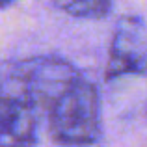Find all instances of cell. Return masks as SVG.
<instances>
[{"mask_svg":"<svg viewBox=\"0 0 147 147\" xmlns=\"http://www.w3.org/2000/svg\"><path fill=\"white\" fill-rule=\"evenodd\" d=\"M37 144V108L15 78L0 84V147H34Z\"/></svg>","mask_w":147,"mask_h":147,"instance_id":"obj_2","label":"cell"},{"mask_svg":"<svg viewBox=\"0 0 147 147\" xmlns=\"http://www.w3.org/2000/svg\"><path fill=\"white\" fill-rule=\"evenodd\" d=\"M15 0H0V9H4V7H7V6H11Z\"/></svg>","mask_w":147,"mask_h":147,"instance_id":"obj_5","label":"cell"},{"mask_svg":"<svg viewBox=\"0 0 147 147\" xmlns=\"http://www.w3.org/2000/svg\"><path fill=\"white\" fill-rule=\"evenodd\" d=\"M58 9L80 19H102L110 13L112 0H50Z\"/></svg>","mask_w":147,"mask_h":147,"instance_id":"obj_4","label":"cell"},{"mask_svg":"<svg viewBox=\"0 0 147 147\" xmlns=\"http://www.w3.org/2000/svg\"><path fill=\"white\" fill-rule=\"evenodd\" d=\"M50 134L65 145H91L100 136V100L91 82L76 76L47 106Z\"/></svg>","mask_w":147,"mask_h":147,"instance_id":"obj_1","label":"cell"},{"mask_svg":"<svg viewBox=\"0 0 147 147\" xmlns=\"http://www.w3.org/2000/svg\"><path fill=\"white\" fill-rule=\"evenodd\" d=\"M147 60V32L140 19L123 17L114 32L106 80L129 73H142Z\"/></svg>","mask_w":147,"mask_h":147,"instance_id":"obj_3","label":"cell"}]
</instances>
